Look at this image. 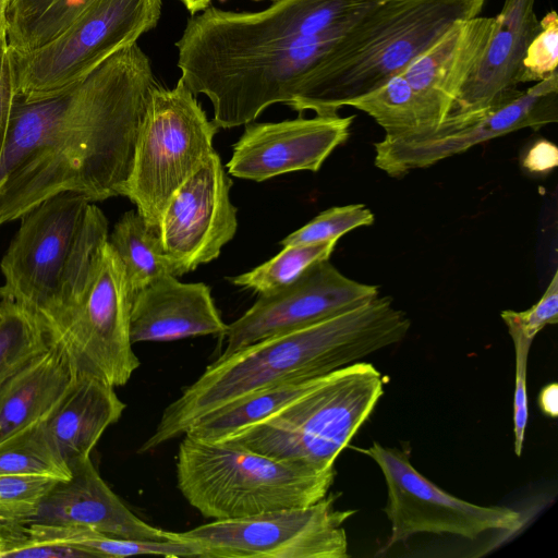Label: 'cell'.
<instances>
[{"label":"cell","instance_id":"1","mask_svg":"<svg viewBox=\"0 0 558 558\" xmlns=\"http://www.w3.org/2000/svg\"><path fill=\"white\" fill-rule=\"evenodd\" d=\"M156 85L151 61L136 43L60 95L15 99L0 163V225L60 193L92 203L123 196Z\"/></svg>","mask_w":558,"mask_h":558},{"label":"cell","instance_id":"2","mask_svg":"<svg viewBox=\"0 0 558 558\" xmlns=\"http://www.w3.org/2000/svg\"><path fill=\"white\" fill-rule=\"evenodd\" d=\"M411 322L379 296L315 324L219 356L171 402L140 452L184 435L203 415L253 391L311 378L359 362L401 341Z\"/></svg>","mask_w":558,"mask_h":558},{"label":"cell","instance_id":"3","mask_svg":"<svg viewBox=\"0 0 558 558\" xmlns=\"http://www.w3.org/2000/svg\"><path fill=\"white\" fill-rule=\"evenodd\" d=\"M485 0H385L305 74L289 105L335 116L405 69L458 21L478 16Z\"/></svg>","mask_w":558,"mask_h":558},{"label":"cell","instance_id":"4","mask_svg":"<svg viewBox=\"0 0 558 558\" xmlns=\"http://www.w3.org/2000/svg\"><path fill=\"white\" fill-rule=\"evenodd\" d=\"M20 219L0 263V299L32 314L51 338L85 292L108 241V220L75 193L51 196Z\"/></svg>","mask_w":558,"mask_h":558},{"label":"cell","instance_id":"5","mask_svg":"<svg viewBox=\"0 0 558 558\" xmlns=\"http://www.w3.org/2000/svg\"><path fill=\"white\" fill-rule=\"evenodd\" d=\"M175 468L182 496L203 517L214 520L315 504L328 494L335 478V468L317 470L231 440L186 434Z\"/></svg>","mask_w":558,"mask_h":558},{"label":"cell","instance_id":"6","mask_svg":"<svg viewBox=\"0 0 558 558\" xmlns=\"http://www.w3.org/2000/svg\"><path fill=\"white\" fill-rule=\"evenodd\" d=\"M383 392L381 374L359 361L319 376L287 407L222 440L278 460L333 469Z\"/></svg>","mask_w":558,"mask_h":558},{"label":"cell","instance_id":"7","mask_svg":"<svg viewBox=\"0 0 558 558\" xmlns=\"http://www.w3.org/2000/svg\"><path fill=\"white\" fill-rule=\"evenodd\" d=\"M218 129L181 78L150 90L123 191L149 228L158 231L172 194L215 150Z\"/></svg>","mask_w":558,"mask_h":558},{"label":"cell","instance_id":"8","mask_svg":"<svg viewBox=\"0 0 558 558\" xmlns=\"http://www.w3.org/2000/svg\"><path fill=\"white\" fill-rule=\"evenodd\" d=\"M162 0H95L64 32L28 51H10L16 99L33 102L71 88L155 28Z\"/></svg>","mask_w":558,"mask_h":558},{"label":"cell","instance_id":"9","mask_svg":"<svg viewBox=\"0 0 558 558\" xmlns=\"http://www.w3.org/2000/svg\"><path fill=\"white\" fill-rule=\"evenodd\" d=\"M337 495L315 504L254 515L214 520L167 538L189 543L199 558H347L343 523L356 510H340Z\"/></svg>","mask_w":558,"mask_h":558},{"label":"cell","instance_id":"10","mask_svg":"<svg viewBox=\"0 0 558 558\" xmlns=\"http://www.w3.org/2000/svg\"><path fill=\"white\" fill-rule=\"evenodd\" d=\"M385 0H276L256 12L207 7L187 21L178 54L287 49L347 32Z\"/></svg>","mask_w":558,"mask_h":558},{"label":"cell","instance_id":"11","mask_svg":"<svg viewBox=\"0 0 558 558\" xmlns=\"http://www.w3.org/2000/svg\"><path fill=\"white\" fill-rule=\"evenodd\" d=\"M132 301L124 268L107 241L80 303L50 340L62 343L81 369L114 388L124 386L140 366L130 336Z\"/></svg>","mask_w":558,"mask_h":558},{"label":"cell","instance_id":"12","mask_svg":"<svg viewBox=\"0 0 558 558\" xmlns=\"http://www.w3.org/2000/svg\"><path fill=\"white\" fill-rule=\"evenodd\" d=\"M363 452L377 463L387 485L384 512L391 530L386 548L417 533L476 538L490 530L515 532L523 525L521 513L511 508L474 505L442 490L412 465L405 451L375 441Z\"/></svg>","mask_w":558,"mask_h":558},{"label":"cell","instance_id":"13","mask_svg":"<svg viewBox=\"0 0 558 558\" xmlns=\"http://www.w3.org/2000/svg\"><path fill=\"white\" fill-rule=\"evenodd\" d=\"M231 185L214 150L168 201L158 234L175 277L216 259L234 236L238 220Z\"/></svg>","mask_w":558,"mask_h":558},{"label":"cell","instance_id":"14","mask_svg":"<svg viewBox=\"0 0 558 558\" xmlns=\"http://www.w3.org/2000/svg\"><path fill=\"white\" fill-rule=\"evenodd\" d=\"M378 293L377 286L353 280L340 272L329 259L322 260L292 284L258 295L240 318L228 325L227 342L220 356L320 322L363 304Z\"/></svg>","mask_w":558,"mask_h":558},{"label":"cell","instance_id":"15","mask_svg":"<svg viewBox=\"0 0 558 558\" xmlns=\"http://www.w3.org/2000/svg\"><path fill=\"white\" fill-rule=\"evenodd\" d=\"M558 120V72L520 90L477 121L423 138L384 137L374 144L375 166L392 178L435 165L486 141L521 130H538Z\"/></svg>","mask_w":558,"mask_h":558},{"label":"cell","instance_id":"16","mask_svg":"<svg viewBox=\"0 0 558 558\" xmlns=\"http://www.w3.org/2000/svg\"><path fill=\"white\" fill-rule=\"evenodd\" d=\"M354 116L299 117L280 122L247 123L232 147L228 174L255 182L320 169L350 136Z\"/></svg>","mask_w":558,"mask_h":558},{"label":"cell","instance_id":"17","mask_svg":"<svg viewBox=\"0 0 558 558\" xmlns=\"http://www.w3.org/2000/svg\"><path fill=\"white\" fill-rule=\"evenodd\" d=\"M535 3L536 0L504 1L485 51L435 134L473 123L519 94L522 61L539 28Z\"/></svg>","mask_w":558,"mask_h":558},{"label":"cell","instance_id":"18","mask_svg":"<svg viewBox=\"0 0 558 558\" xmlns=\"http://www.w3.org/2000/svg\"><path fill=\"white\" fill-rule=\"evenodd\" d=\"M495 16L458 21L402 73L435 134L494 33ZM428 137V136H427Z\"/></svg>","mask_w":558,"mask_h":558},{"label":"cell","instance_id":"19","mask_svg":"<svg viewBox=\"0 0 558 558\" xmlns=\"http://www.w3.org/2000/svg\"><path fill=\"white\" fill-rule=\"evenodd\" d=\"M70 470V478L53 485L29 523L85 526L128 539H168L167 531L146 523L126 507L102 480L90 457Z\"/></svg>","mask_w":558,"mask_h":558},{"label":"cell","instance_id":"20","mask_svg":"<svg viewBox=\"0 0 558 558\" xmlns=\"http://www.w3.org/2000/svg\"><path fill=\"white\" fill-rule=\"evenodd\" d=\"M227 330L210 288L203 282L183 283L178 277L167 275L137 291L132 301L130 336L133 344L225 336Z\"/></svg>","mask_w":558,"mask_h":558},{"label":"cell","instance_id":"21","mask_svg":"<svg viewBox=\"0 0 558 558\" xmlns=\"http://www.w3.org/2000/svg\"><path fill=\"white\" fill-rule=\"evenodd\" d=\"M125 407L113 386L80 369L43 423L52 445L71 468L90 457L105 430L120 420Z\"/></svg>","mask_w":558,"mask_h":558},{"label":"cell","instance_id":"22","mask_svg":"<svg viewBox=\"0 0 558 558\" xmlns=\"http://www.w3.org/2000/svg\"><path fill=\"white\" fill-rule=\"evenodd\" d=\"M80 367L59 341L0 381V441L41 420L74 383Z\"/></svg>","mask_w":558,"mask_h":558},{"label":"cell","instance_id":"23","mask_svg":"<svg viewBox=\"0 0 558 558\" xmlns=\"http://www.w3.org/2000/svg\"><path fill=\"white\" fill-rule=\"evenodd\" d=\"M318 377L292 379L247 393L203 415L185 434L204 440H222L287 407Z\"/></svg>","mask_w":558,"mask_h":558},{"label":"cell","instance_id":"24","mask_svg":"<svg viewBox=\"0 0 558 558\" xmlns=\"http://www.w3.org/2000/svg\"><path fill=\"white\" fill-rule=\"evenodd\" d=\"M35 538L65 545L82 551L85 557H129L154 555L163 557H198L189 543L173 539L137 541L107 535L90 527L47 523L21 525Z\"/></svg>","mask_w":558,"mask_h":558},{"label":"cell","instance_id":"25","mask_svg":"<svg viewBox=\"0 0 558 558\" xmlns=\"http://www.w3.org/2000/svg\"><path fill=\"white\" fill-rule=\"evenodd\" d=\"M108 243L118 255L131 294L153 281L173 275L158 231L149 228L136 210H129L114 225Z\"/></svg>","mask_w":558,"mask_h":558},{"label":"cell","instance_id":"26","mask_svg":"<svg viewBox=\"0 0 558 558\" xmlns=\"http://www.w3.org/2000/svg\"><path fill=\"white\" fill-rule=\"evenodd\" d=\"M347 106L372 117L384 129L386 137L423 138L432 135L416 95L402 74Z\"/></svg>","mask_w":558,"mask_h":558},{"label":"cell","instance_id":"27","mask_svg":"<svg viewBox=\"0 0 558 558\" xmlns=\"http://www.w3.org/2000/svg\"><path fill=\"white\" fill-rule=\"evenodd\" d=\"M43 418L0 441V475L70 478L72 472L49 439Z\"/></svg>","mask_w":558,"mask_h":558},{"label":"cell","instance_id":"28","mask_svg":"<svg viewBox=\"0 0 558 558\" xmlns=\"http://www.w3.org/2000/svg\"><path fill=\"white\" fill-rule=\"evenodd\" d=\"M338 241L287 245L256 268L227 278L233 286L248 289L258 295L283 289L296 281L310 267L329 259Z\"/></svg>","mask_w":558,"mask_h":558},{"label":"cell","instance_id":"29","mask_svg":"<svg viewBox=\"0 0 558 558\" xmlns=\"http://www.w3.org/2000/svg\"><path fill=\"white\" fill-rule=\"evenodd\" d=\"M0 381L50 344L41 324L28 312L0 301Z\"/></svg>","mask_w":558,"mask_h":558},{"label":"cell","instance_id":"30","mask_svg":"<svg viewBox=\"0 0 558 558\" xmlns=\"http://www.w3.org/2000/svg\"><path fill=\"white\" fill-rule=\"evenodd\" d=\"M58 481L41 475H0V527L28 524Z\"/></svg>","mask_w":558,"mask_h":558},{"label":"cell","instance_id":"31","mask_svg":"<svg viewBox=\"0 0 558 558\" xmlns=\"http://www.w3.org/2000/svg\"><path fill=\"white\" fill-rule=\"evenodd\" d=\"M373 222L374 215L364 204L336 206L290 233L280 244L287 246L338 241L343 234Z\"/></svg>","mask_w":558,"mask_h":558},{"label":"cell","instance_id":"32","mask_svg":"<svg viewBox=\"0 0 558 558\" xmlns=\"http://www.w3.org/2000/svg\"><path fill=\"white\" fill-rule=\"evenodd\" d=\"M558 16L553 10L539 20V28L529 44L523 61L521 83H536L557 71Z\"/></svg>","mask_w":558,"mask_h":558},{"label":"cell","instance_id":"33","mask_svg":"<svg viewBox=\"0 0 558 558\" xmlns=\"http://www.w3.org/2000/svg\"><path fill=\"white\" fill-rule=\"evenodd\" d=\"M500 316L508 331H517L532 341L545 326L557 324L558 271L554 274L544 294L532 307L521 312L505 310Z\"/></svg>","mask_w":558,"mask_h":558},{"label":"cell","instance_id":"34","mask_svg":"<svg viewBox=\"0 0 558 558\" xmlns=\"http://www.w3.org/2000/svg\"><path fill=\"white\" fill-rule=\"evenodd\" d=\"M4 537L0 558H82L85 555L70 546L41 541L24 533L20 526L0 527Z\"/></svg>","mask_w":558,"mask_h":558},{"label":"cell","instance_id":"35","mask_svg":"<svg viewBox=\"0 0 558 558\" xmlns=\"http://www.w3.org/2000/svg\"><path fill=\"white\" fill-rule=\"evenodd\" d=\"M509 335L514 345L515 379L513 396V435L514 453L521 456L527 424V395H526V369L527 357L532 340L525 339L517 331L510 330Z\"/></svg>","mask_w":558,"mask_h":558},{"label":"cell","instance_id":"36","mask_svg":"<svg viewBox=\"0 0 558 558\" xmlns=\"http://www.w3.org/2000/svg\"><path fill=\"white\" fill-rule=\"evenodd\" d=\"M16 99L15 81L7 33L0 34V163L4 154L11 114Z\"/></svg>","mask_w":558,"mask_h":558},{"label":"cell","instance_id":"37","mask_svg":"<svg viewBox=\"0 0 558 558\" xmlns=\"http://www.w3.org/2000/svg\"><path fill=\"white\" fill-rule=\"evenodd\" d=\"M521 165L531 173H547L558 165V149L554 143L538 140L530 146Z\"/></svg>","mask_w":558,"mask_h":558},{"label":"cell","instance_id":"38","mask_svg":"<svg viewBox=\"0 0 558 558\" xmlns=\"http://www.w3.org/2000/svg\"><path fill=\"white\" fill-rule=\"evenodd\" d=\"M191 15L197 14L209 7L211 0H180ZM272 2L276 0H271Z\"/></svg>","mask_w":558,"mask_h":558},{"label":"cell","instance_id":"39","mask_svg":"<svg viewBox=\"0 0 558 558\" xmlns=\"http://www.w3.org/2000/svg\"><path fill=\"white\" fill-rule=\"evenodd\" d=\"M10 0H0V34L7 33V9Z\"/></svg>","mask_w":558,"mask_h":558},{"label":"cell","instance_id":"40","mask_svg":"<svg viewBox=\"0 0 558 558\" xmlns=\"http://www.w3.org/2000/svg\"><path fill=\"white\" fill-rule=\"evenodd\" d=\"M3 544H4V537H3L2 533L0 532V549L3 547Z\"/></svg>","mask_w":558,"mask_h":558},{"label":"cell","instance_id":"41","mask_svg":"<svg viewBox=\"0 0 558 558\" xmlns=\"http://www.w3.org/2000/svg\"><path fill=\"white\" fill-rule=\"evenodd\" d=\"M0 316H1V308H0Z\"/></svg>","mask_w":558,"mask_h":558}]
</instances>
